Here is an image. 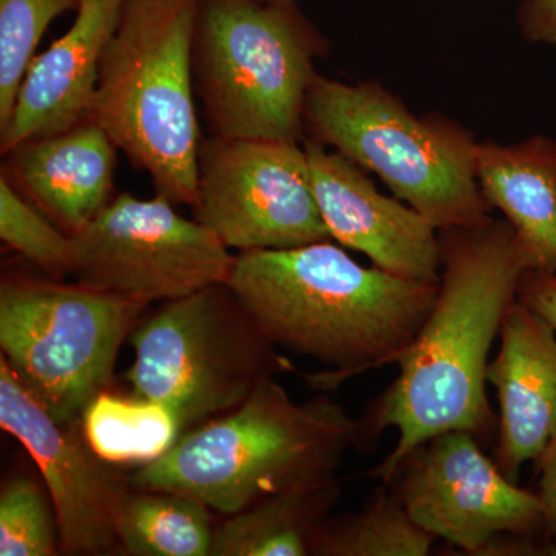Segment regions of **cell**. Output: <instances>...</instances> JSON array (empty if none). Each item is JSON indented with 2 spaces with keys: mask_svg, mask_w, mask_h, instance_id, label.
Returning a JSON list of instances; mask_svg holds the SVG:
<instances>
[{
  "mask_svg": "<svg viewBox=\"0 0 556 556\" xmlns=\"http://www.w3.org/2000/svg\"><path fill=\"white\" fill-rule=\"evenodd\" d=\"M439 244L433 306L394 362L397 378L357 419L361 450L397 430L396 447L368 473L379 482H390L408 453L445 431H468L482 445L496 439L497 415L486 396L490 353L532 265L507 219L439 229Z\"/></svg>",
  "mask_w": 556,
  "mask_h": 556,
  "instance_id": "obj_1",
  "label": "cell"
},
{
  "mask_svg": "<svg viewBox=\"0 0 556 556\" xmlns=\"http://www.w3.org/2000/svg\"><path fill=\"white\" fill-rule=\"evenodd\" d=\"M228 285L278 350L331 368L306 378L324 391L394 364L438 294V283L358 265L331 240L240 252Z\"/></svg>",
  "mask_w": 556,
  "mask_h": 556,
  "instance_id": "obj_2",
  "label": "cell"
},
{
  "mask_svg": "<svg viewBox=\"0 0 556 556\" xmlns=\"http://www.w3.org/2000/svg\"><path fill=\"white\" fill-rule=\"evenodd\" d=\"M357 434L358 420L334 399L298 404L273 378L240 407L182 433L127 485L182 493L229 517L276 493L334 481Z\"/></svg>",
  "mask_w": 556,
  "mask_h": 556,
  "instance_id": "obj_3",
  "label": "cell"
},
{
  "mask_svg": "<svg viewBox=\"0 0 556 556\" xmlns=\"http://www.w3.org/2000/svg\"><path fill=\"white\" fill-rule=\"evenodd\" d=\"M203 0H124L102 54L91 119L155 195L193 206L201 138L192 47Z\"/></svg>",
  "mask_w": 556,
  "mask_h": 556,
  "instance_id": "obj_4",
  "label": "cell"
},
{
  "mask_svg": "<svg viewBox=\"0 0 556 556\" xmlns=\"http://www.w3.org/2000/svg\"><path fill=\"white\" fill-rule=\"evenodd\" d=\"M305 139L372 172L396 199L438 229L490 219L477 178L478 141L441 115L416 116L378 83L356 86L316 75L303 113Z\"/></svg>",
  "mask_w": 556,
  "mask_h": 556,
  "instance_id": "obj_5",
  "label": "cell"
},
{
  "mask_svg": "<svg viewBox=\"0 0 556 556\" xmlns=\"http://www.w3.org/2000/svg\"><path fill=\"white\" fill-rule=\"evenodd\" d=\"M328 50L298 2L203 0L192 68L211 135L305 141L306 97Z\"/></svg>",
  "mask_w": 556,
  "mask_h": 556,
  "instance_id": "obj_6",
  "label": "cell"
},
{
  "mask_svg": "<svg viewBox=\"0 0 556 556\" xmlns=\"http://www.w3.org/2000/svg\"><path fill=\"white\" fill-rule=\"evenodd\" d=\"M131 394L163 405L181 434L232 412L292 364L228 283L167 300L130 336Z\"/></svg>",
  "mask_w": 556,
  "mask_h": 556,
  "instance_id": "obj_7",
  "label": "cell"
},
{
  "mask_svg": "<svg viewBox=\"0 0 556 556\" xmlns=\"http://www.w3.org/2000/svg\"><path fill=\"white\" fill-rule=\"evenodd\" d=\"M146 306L78 281L3 277L2 357L58 422H75L108 390L121 346Z\"/></svg>",
  "mask_w": 556,
  "mask_h": 556,
  "instance_id": "obj_8",
  "label": "cell"
},
{
  "mask_svg": "<svg viewBox=\"0 0 556 556\" xmlns=\"http://www.w3.org/2000/svg\"><path fill=\"white\" fill-rule=\"evenodd\" d=\"M192 208L197 222L239 254L332 240L300 142L203 138Z\"/></svg>",
  "mask_w": 556,
  "mask_h": 556,
  "instance_id": "obj_9",
  "label": "cell"
},
{
  "mask_svg": "<svg viewBox=\"0 0 556 556\" xmlns=\"http://www.w3.org/2000/svg\"><path fill=\"white\" fill-rule=\"evenodd\" d=\"M170 201L119 193L73 236L76 281L149 305L228 283L236 255Z\"/></svg>",
  "mask_w": 556,
  "mask_h": 556,
  "instance_id": "obj_10",
  "label": "cell"
},
{
  "mask_svg": "<svg viewBox=\"0 0 556 556\" xmlns=\"http://www.w3.org/2000/svg\"><path fill=\"white\" fill-rule=\"evenodd\" d=\"M386 484L417 525L463 554L484 555L504 535L548 540L535 490L508 479L468 431H445L419 445Z\"/></svg>",
  "mask_w": 556,
  "mask_h": 556,
  "instance_id": "obj_11",
  "label": "cell"
},
{
  "mask_svg": "<svg viewBox=\"0 0 556 556\" xmlns=\"http://www.w3.org/2000/svg\"><path fill=\"white\" fill-rule=\"evenodd\" d=\"M0 427L38 466L56 511L64 555H109L116 535L123 484L91 448L80 420L61 424L39 404L0 356Z\"/></svg>",
  "mask_w": 556,
  "mask_h": 556,
  "instance_id": "obj_12",
  "label": "cell"
},
{
  "mask_svg": "<svg viewBox=\"0 0 556 556\" xmlns=\"http://www.w3.org/2000/svg\"><path fill=\"white\" fill-rule=\"evenodd\" d=\"M311 181L329 236L371 260L372 266L439 283L441 244L430 219L399 199L382 195L358 164L338 150L305 139Z\"/></svg>",
  "mask_w": 556,
  "mask_h": 556,
  "instance_id": "obj_13",
  "label": "cell"
},
{
  "mask_svg": "<svg viewBox=\"0 0 556 556\" xmlns=\"http://www.w3.org/2000/svg\"><path fill=\"white\" fill-rule=\"evenodd\" d=\"M486 380L500 407L493 459L518 482L521 468L535 464L556 433V331L518 299L504 314Z\"/></svg>",
  "mask_w": 556,
  "mask_h": 556,
  "instance_id": "obj_14",
  "label": "cell"
},
{
  "mask_svg": "<svg viewBox=\"0 0 556 556\" xmlns=\"http://www.w3.org/2000/svg\"><path fill=\"white\" fill-rule=\"evenodd\" d=\"M124 0H80L64 36L33 60L0 130V152L27 139L50 137L93 116L102 54L118 27Z\"/></svg>",
  "mask_w": 556,
  "mask_h": 556,
  "instance_id": "obj_15",
  "label": "cell"
},
{
  "mask_svg": "<svg viewBox=\"0 0 556 556\" xmlns=\"http://www.w3.org/2000/svg\"><path fill=\"white\" fill-rule=\"evenodd\" d=\"M115 142L94 119L27 139L5 153L2 175L17 192L76 236L112 201Z\"/></svg>",
  "mask_w": 556,
  "mask_h": 556,
  "instance_id": "obj_16",
  "label": "cell"
},
{
  "mask_svg": "<svg viewBox=\"0 0 556 556\" xmlns=\"http://www.w3.org/2000/svg\"><path fill=\"white\" fill-rule=\"evenodd\" d=\"M477 178L521 240L532 269L556 273V141L536 135L514 146L478 142Z\"/></svg>",
  "mask_w": 556,
  "mask_h": 556,
  "instance_id": "obj_17",
  "label": "cell"
},
{
  "mask_svg": "<svg viewBox=\"0 0 556 556\" xmlns=\"http://www.w3.org/2000/svg\"><path fill=\"white\" fill-rule=\"evenodd\" d=\"M340 496L342 485L334 479L265 497L217 526L211 556H309Z\"/></svg>",
  "mask_w": 556,
  "mask_h": 556,
  "instance_id": "obj_18",
  "label": "cell"
},
{
  "mask_svg": "<svg viewBox=\"0 0 556 556\" xmlns=\"http://www.w3.org/2000/svg\"><path fill=\"white\" fill-rule=\"evenodd\" d=\"M211 510L182 493L129 486L116 521L119 548L131 556H211Z\"/></svg>",
  "mask_w": 556,
  "mask_h": 556,
  "instance_id": "obj_19",
  "label": "cell"
},
{
  "mask_svg": "<svg viewBox=\"0 0 556 556\" xmlns=\"http://www.w3.org/2000/svg\"><path fill=\"white\" fill-rule=\"evenodd\" d=\"M437 541L412 518L396 490L380 482L357 511L320 526L311 555L426 556Z\"/></svg>",
  "mask_w": 556,
  "mask_h": 556,
  "instance_id": "obj_20",
  "label": "cell"
},
{
  "mask_svg": "<svg viewBox=\"0 0 556 556\" xmlns=\"http://www.w3.org/2000/svg\"><path fill=\"white\" fill-rule=\"evenodd\" d=\"M87 441L108 464H144L169 452L181 437L174 415L148 399L102 391L80 416Z\"/></svg>",
  "mask_w": 556,
  "mask_h": 556,
  "instance_id": "obj_21",
  "label": "cell"
},
{
  "mask_svg": "<svg viewBox=\"0 0 556 556\" xmlns=\"http://www.w3.org/2000/svg\"><path fill=\"white\" fill-rule=\"evenodd\" d=\"M80 0H0V130L9 124L25 75L51 22Z\"/></svg>",
  "mask_w": 556,
  "mask_h": 556,
  "instance_id": "obj_22",
  "label": "cell"
},
{
  "mask_svg": "<svg viewBox=\"0 0 556 556\" xmlns=\"http://www.w3.org/2000/svg\"><path fill=\"white\" fill-rule=\"evenodd\" d=\"M0 239L53 278L75 274V239L0 177Z\"/></svg>",
  "mask_w": 556,
  "mask_h": 556,
  "instance_id": "obj_23",
  "label": "cell"
},
{
  "mask_svg": "<svg viewBox=\"0 0 556 556\" xmlns=\"http://www.w3.org/2000/svg\"><path fill=\"white\" fill-rule=\"evenodd\" d=\"M60 552V527L49 490L30 475H13L0 490V555L51 556Z\"/></svg>",
  "mask_w": 556,
  "mask_h": 556,
  "instance_id": "obj_24",
  "label": "cell"
},
{
  "mask_svg": "<svg viewBox=\"0 0 556 556\" xmlns=\"http://www.w3.org/2000/svg\"><path fill=\"white\" fill-rule=\"evenodd\" d=\"M518 300L540 314L556 331V273L527 270L519 285Z\"/></svg>",
  "mask_w": 556,
  "mask_h": 556,
  "instance_id": "obj_25",
  "label": "cell"
},
{
  "mask_svg": "<svg viewBox=\"0 0 556 556\" xmlns=\"http://www.w3.org/2000/svg\"><path fill=\"white\" fill-rule=\"evenodd\" d=\"M518 24L529 42L556 46V0H522Z\"/></svg>",
  "mask_w": 556,
  "mask_h": 556,
  "instance_id": "obj_26",
  "label": "cell"
},
{
  "mask_svg": "<svg viewBox=\"0 0 556 556\" xmlns=\"http://www.w3.org/2000/svg\"><path fill=\"white\" fill-rule=\"evenodd\" d=\"M535 464L538 477L535 492L546 508L547 538L556 546V433Z\"/></svg>",
  "mask_w": 556,
  "mask_h": 556,
  "instance_id": "obj_27",
  "label": "cell"
},
{
  "mask_svg": "<svg viewBox=\"0 0 556 556\" xmlns=\"http://www.w3.org/2000/svg\"><path fill=\"white\" fill-rule=\"evenodd\" d=\"M263 2H295V0H263Z\"/></svg>",
  "mask_w": 556,
  "mask_h": 556,
  "instance_id": "obj_28",
  "label": "cell"
}]
</instances>
